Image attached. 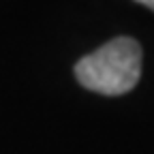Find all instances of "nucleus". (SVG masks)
I'll return each mask as SVG.
<instances>
[{"instance_id": "nucleus-1", "label": "nucleus", "mask_w": 154, "mask_h": 154, "mask_svg": "<svg viewBox=\"0 0 154 154\" xmlns=\"http://www.w3.org/2000/svg\"><path fill=\"white\" fill-rule=\"evenodd\" d=\"M75 77L92 92L105 96L126 94L141 77V45L131 36L111 38L75 64Z\"/></svg>"}, {"instance_id": "nucleus-2", "label": "nucleus", "mask_w": 154, "mask_h": 154, "mask_svg": "<svg viewBox=\"0 0 154 154\" xmlns=\"http://www.w3.org/2000/svg\"><path fill=\"white\" fill-rule=\"evenodd\" d=\"M139 5H143V7H148V9H152L154 11V0H137Z\"/></svg>"}]
</instances>
